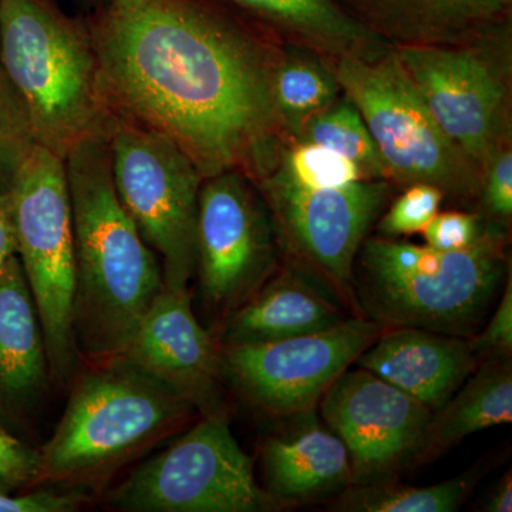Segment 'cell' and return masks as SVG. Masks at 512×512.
Wrapping results in <instances>:
<instances>
[{
    "label": "cell",
    "mask_w": 512,
    "mask_h": 512,
    "mask_svg": "<svg viewBox=\"0 0 512 512\" xmlns=\"http://www.w3.org/2000/svg\"><path fill=\"white\" fill-rule=\"evenodd\" d=\"M113 121L180 148L202 178H254L284 133L271 93L281 43L215 0H109L86 18Z\"/></svg>",
    "instance_id": "6da1fadb"
},
{
    "label": "cell",
    "mask_w": 512,
    "mask_h": 512,
    "mask_svg": "<svg viewBox=\"0 0 512 512\" xmlns=\"http://www.w3.org/2000/svg\"><path fill=\"white\" fill-rule=\"evenodd\" d=\"M109 137L89 138L64 158L74 238V338L86 363L120 356L164 288L160 261L114 188Z\"/></svg>",
    "instance_id": "7a4b0ae2"
},
{
    "label": "cell",
    "mask_w": 512,
    "mask_h": 512,
    "mask_svg": "<svg viewBox=\"0 0 512 512\" xmlns=\"http://www.w3.org/2000/svg\"><path fill=\"white\" fill-rule=\"evenodd\" d=\"M507 234L490 225L461 251L369 235L353 271L357 313L383 328L471 338L511 268Z\"/></svg>",
    "instance_id": "3957f363"
},
{
    "label": "cell",
    "mask_w": 512,
    "mask_h": 512,
    "mask_svg": "<svg viewBox=\"0 0 512 512\" xmlns=\"http://www.w3.org/2000/svg\"><path fill=\"white\" fill-rule=\"evenodd\" d=\"M0 67L35 143L63 160L83 141L113 130L86 19L67 15L55 0H0Z\"/></svg>",
    "instance_id": "277c9868"
},
{
    "label": "cell",
    "mask_w": 512,
    "mask_h": 512,
    "mask_svg": "<svg viewBox=\"0 0 512 512\" xmlns=\"http://www.w3.org/2000/svg\"><path fill=\"white\" fill-rule=\"evenodd\" d=\"M73 382L62 420L40 448L43 483L69 490L106 477L200 414L119 357L89 363Z\"/></svg>",
    "instance_id": "5b68a950"
},
{
    "label": "cell",
    "mask_w": 512,
    "mask_h": 512,
    "mask_svg": "<svg viewBox=\"0 0 512 512\" xmlns=\"http://www.w3.org/2000/svg\"><path fill=\"white\" fill-rule=\"evenodd\" d=\"M342 92L362 114L393 185L429 184L444 197L478 201L481 173L437 126L396 50L333 60Z\"/></svg>",
    "instance_id": "8992f818"
},
{
    "label": "cell",
    "mask_w": 512,
    "mask_h": 512,
    "mask_svg": "<svg viewBox=\"0 0 512 512\" xmlns=\"http://www.w3.org/2000/svg\"><path fill=\"white\" fill-rule=\"evenodd\" d=\"M16 255L35 298L53 382L67 386L82 367L74 338V238L66 164L33 144L10 187Z\"/></svg>",
    "instance_id": "52a82bcc"
},
{
    "label": "cell",
    "mask_w": 512,
    "mask_h": 512,
    "mask_svg": "<svg viewBox=\"0 0 512 512\" xmlns=\"http://www.w3.org/2000/svg\"><path fill=\"white\" fill-rule=\"evenodd\" d=\"M252 181L271 214L284 265L359 316L353 293L357 254L392 201L394 185L360 180L343 187L308 188L272 174Z\"/></svg>",
    "instance_id": "ba28073f"
},
{
    "label": "cell",
    "mask_w": 512,
    "mask_h": 512,
    "mask_svg": "<svg viewBox=\"0 0 512 512\" xmlns=\"http://www.w3.org/2000/svg\"><path fill=\"white\" fill-rule=\"evenodd\" d=\"M511 23L456 46L396 50L444 136L480 170L511 146Z\"/></svg>",
    "instance_id": "9c48e42d"
},
{
    "label": "cell",
    "mask_w": 512,
    "mask_h": 512,
    "mask_svg": "<svg viewBox=\"0 0 512 512\" xmlns=\"http://www.w3.org/2000/svg\"><path fill=\"white\" fill-rule=\"evenodd\" d=\"M107 505L128 512H264L278 504L256 483L227 414H204L167 450L134 468Z\"/></svg>",
    "instance_id": "30bf717a"
},
{
    "label": "cell",
    "mask_w": 512,
    "mask_h": 512,
    "mask_svg": "<svg viewBox=\"0 0 512 512\" xmlns=\"http://www.w3.org/2000/svg\"><path fill=\"white\" fill-rule=\"evenodd\" d=\"M109 144L114 188L157 255L164 286L188 289L204 178L180 148L153 131L114 121Z\"/></svg>",
    "instance_id": "8fae6325"
},
{
    "label": "cell",
    "mask_w": 512,
    "mask_h": 512,
    "mask_svg": "<svg viewBox=\"0 0 512 512\" xmlns=\"http://www.w3.org/2000/svg\"><path fill=\"white\" fill-rule=\"evenodd\" d=\"M279 259L271 214L252 178L238 170L205 178L194 271L204 302L224 319L275 274Z\"/></svg>",
    "instance_id": "7c38bea8"
},
{
    "label": "cell",
    "mask_w": 512,
    "mask_h": 512,
    "mask_svg": "<svg viewBox=\"0 0 512 512\" xmlns=\"http://www.w3.org/2000/svg\"><path fill=\"white\" fill-rule=\"evenodd\" d=\"M384 330L349 316L332 328L276 342L221 346L225 379L275 417L315 409L323 394Z\"/></svg>",
    "instance_id": "4fadbf2b"
},
{
    "label": "cell",
    "mask_w": 512,
    "mask_h": 512,
    "mask_svg": "<svg viewBox=\"0 0 512 512\" xmlns=\"http://www.w3.org/2000/svg\"><path fill=\"white\" fill-rule=\"evenodd\" d=\"M319 410L348 450L353 485L394 480L416 464L433 414L362 367H349L330 384Z\"/></svg>",
    "instance_id": "5bb4252c"
},
{
    "label": "cell",
    "mask_w": 512,
    "mask_h": 512,
    "mask_svg": "<svg viewBox=\"0 0 512 512\" xmlns=\"http://www.w3.org/2000/svg\"><path fill=\"white\" fill-rule=\"evenodd\" d=\"M117 357L180 394L201 416L222 410L221 346L198 322L190 288L164 286Z\"/></svg>",
    "instance_id": "9a60e30c"
},
{
    "label": "cell",
    "mask_w": 512,
    "mask_h": 512,
    "mask_svg": "<svg viewBox=\"0 0 512 512\" xmlns=\"http://www.w3.org/2000/svg\"><path fill=\"white\" fill-rule=\"evenodd\" d=\"M52 380L35 298L13 255L0 269V424L26 426Z\"/></svg>",
    "instance_id": "2e32d148"
},
{
    "label": "cell",
    "mask_w": 512,
    "mask_h": 512,
    "mask_svg": "<svg viewBox=\"0 0 512 512\" xmlns=\"http://www.w3.org/2000/svg\"><path fill=\"white\" fill-rule=\"evenodd\" d=\"M355 365L436 412L477 369L470 338L419 328H384Z\"/></svg>",
    "instance_id": "e0dca14e"
},
{
    "label": "cell",
    "mask_w": 512,
    "mask_h": 512,
    "mask_svg": "<svg viewBox=\"0 0 512 512\" xmlns=\"http://www.w3.org/2000/svg\"><path fill=\"white\" fill-rule=\"evenodd\" d=\"M289 417L288 429L265 437L261 444L265 491L272 500L278 505L318 503L352 487L348 450L316 410Z\"/></svg>",
    "instance_id": "ac0fdd59"
},
{
    "label": "cell",
    "mask_w": 512,
    "mask_h": 512,
    "mask_svg": "<svg viewBox=\"0 0 512 512\" xmlns=\"http://www.w3.org/2000/svg\"><path fill=\"white\" fill-rule=\"evenodd\" d=\"M393 49L456 46L511 23L512 0H338Z\"/></svg>",
    "instance_id": "d6986e66"
},
{
    "label": "cell",
    "mask_w": 512,
    "mask_h": 512,
    "mask_svg": "<svg viewBox=\"0 0 512 512\" xmlns=\"http://www.w3.org/2000/svg\"><path fill=\"white\" fill-rule=\"evenodd\" d=\"M349 316L318 285L284 265L222 319L215 339L222 348L276 342L332 328Z\"/></svg>",
    "instance_id": "ffe728a7"
},
{
    "label": "cell",
    "mask_w": 512,
    "mask_h": 512,
    "mask_svg": "<svg viewBox=\"0 0 512 512\" xmlns=\"http://www.w3.org/2000/svg\"><path fill=\"white\" fill-rule=\"evenodd\" d=\"M275 42L329 60L375 59L393 49L360 25L338 0H215Z\"/></svg>",
    "instance_id": "44dd1931"
},
{
    "label": "cell",
    "mask_w": 512,
    "mask_h": 512,
    "mask_svg": "<svg viewBox=\"0 0 512 512\" xmlns=\"http://www.w3.org/2000/svg\"><path fill=\"white\" fill-rule=\"evenodd\" d=\"M511 421V357L484 360L450 400L431 414L419 461L439 456L471 434Z\"/></svg>",
    "instance_id": "7402d4cb"
},
{
    "label": "cell",
    "mask_w": 512,
    "mask_h": 512,
    "mask_svg": "<svg viewBox=\"0 0 512 512\" xmlns=\"http://www.w3.org/2000/svg\"><path fill=\"white\" fill-rule=\"evenodd\" d=\"M276 116L285 137L342 96L333 60L296 46H279L271 77Z\"/></svg>",
    "instance_id": "603a6c76"
},
{
    "label": "cell",
    "mask_w": 512,
    "mask_h": 512,
    "mask_svg": "<svg viewBox=\"0 0 512 512\" xmlns=\"http://www.w3.org/2000/svg\"><path fill=\"white\" fill-rule=\"evenodd\" d=\"M477 480L476 473H467L427 487L397 485L393 480L352 485L332 507L346 512H453L466 503Z\"/></svg>",
    "instance_id": "cb8c5ba5"
},
{
    "label": "cell",
    "mask_w": 512,
    "mask_h": 512,
    "mask_svg": "<svg viewBox=\"0 0 512 512\" xmlns=\"http://www.w3.org/2000/svg\"><path fill=\"white\" fill-rule=\"evenodd\" d=\"M286 138L319 144L342 154L360 168L366 180L389 181L382 156L362 114L345 94Z\"/></svg>",
    "instance_id": "d4e9b609"
},
{
    "label": "cell",
    "mask_w": 512,
    "mask_h": 512,
    "mask_svg": "<svg viewBox=\"0 0 512 512\" xmlns=\"http://www.w3.org/2000/svg\"><path fill=\"white\" fill-rule=\"evenodd\" d=\"M264 174L308 188L343 187L366 180L360 168L342 154L319 144L303 143L285 136L258 177Z\"/></svg>",
    "instance_id": "484cf974"
},
{
    "label": "cell",
    "mask_w": 512,
    "mask_h": 512,
    "mask_svg": "<svg viewBox=\"0 0 512 512\" xmlns=\"http://www.w3.org/2000/svg\"><path fill=\"white\" fill-rule=\"evenodd\" d=\"M35 144L25 107L0 67V191L9 192Z\"/></svg>",
    "instance_id": "4316f807"
},
{
    "label": "cell",
    "mask_w": 512,
    "mask_h": 512,
    "mask_svg": "<svg viewBox=\"0 0 512 512\" xmlns=\"http://www.w3.org/2000/svg\"><path fill=\"white\" fill-rule=\"evenodd\" d=\"M446 200L443 191L434 185L413 184L404 187L396 200L389 202L376 222L379 237L399 238L423 231Z\"/></svg>",
    "instance_id": "83f0119b"
},
{
    "label": "cell",
    "mask_w": 512,
    "mask_h": 512,
    "mask_svg": "<svg viewBox=\"0 0 512 512\" xmlns=\"http://www.w3.org/2000/svg\"><path fill=\"white\" fill-rule=\"evenodd\" d=\"M478 212L487 224L508 232L512 218V147L498 151L481 175Z\"/></svg>",
    "instance_id": "f1b7e54d"
},
{
    "label": "cell",
    "mask_w": 512,
    "mask_h": 512,
    "mask_svg": "<svg viewBox=\"0 0 512 512\" xmlns=\"http://www.w3.org/2000/svg\"><path fill=\"white\" fill-rule=\"evenodd\" d=\"M40 483H43L40 450L0 424V493H23Z\"/></svg>",
    "instance_id": "f546056e"
},
{
    "label": "cell",
    "mask_w": 512,
    "mask_h": 512,
    "mask_svg": "<svg viewBox=\"0 0 512 512\" xmlns=\"http://www.w3.org/2000/svg\"><path fill=\"white\" fill-rule=\"evenodd\" d=\"M488 227L490 224L484 221L478 211H439L421 234L426 245L431 248L461 251L473 247Z\"/></svg>",
    "instance_id": "4dcf8cb0"
},
{
    "label": "cell",
    "mask_w": 512,
    "mask_h": 512,
    "mask_svg": "<svg viewBox=\"0 0 512 512\" xmlns=\"http://www.w3.org/2000/svg\"><path fill=\"white\" fill-rule=\"evenodd\" d=\"M507 281L497 308L483 332L471 336L470 345L478 363L484 360L511 357L512 352V275L508 269Z\"/></svg>",
    "instance_id": "1f68e13d"
},
{
    "label": "cell",
    "mask_w": 512,
    "mask_h": 512,
    "mask_svg": "<svg viewBox=\"0 0 512 512\" xmlns=\"http://www.w3.org/2000/svg\"><path fill=\"white\" fill-rule=\"evenodd\" d=\"M86 497L77 490L39 488L28 493H0V512H72L82 508Z\"/></svg>",
    "instance_id": "d6a6232c"
},
{
    "label": "cell",
    "mask_w": 512,
    "mask_h": 512,
    "mask_svg": "<svg viewBox=\"0 0 512 512\" xmlns=\"http://www.w3.org/2000/svg\"><path fill=\"white\" fill-rule=\"evenodd\" d=\"M13 255H16V238L10 191H0V269Z\"/></svg>",
    "instance_id": "836d02e7"
},
{
    "label": "cell",
    "mask_w": 512,
    "mask_h": 512,
    "mask_svg": "<svg viewBox=\"0 0 512 512\" xmlns=\"http://www.w3.org/2000/svg\"><path fill=\"white\" fill-rule=\"evenodd\" d=\"M485 512H511L512 511V476L507 471L503 478L495 485L483 505Z\"/></svg>",
    "instance_id": "e575fe53"
},
{
    "label": "cell",
    "mask_w": 512,
    "mask_h": 512,
    "mask_svg": "<svg viewBox=\"0 0 512 512\" xmlns=\"http://www.w3.org/2000/svg\"><path fill=\"white\" fill-rule=\"evenodd\" d=\"M107 2H109V0H86L87 6L93 10L100 8V6L106 5Z\"/></svg>",
    "instance_id": "d590c367"
}]
</instances>
